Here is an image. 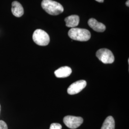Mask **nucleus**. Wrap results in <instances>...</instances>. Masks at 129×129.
Instances as JSON below:
<instances>
[{
    "label": "nucleus",
    "instance_id": "1",
    "mask_svg": "<svg viewBox=\"0 0 129 129\" xmlns=\"http://www.w3.org/2000/svg\"><path fill=\"white\" fill-rule=\"evenodd\" d=\"M42 8L47 13L52 15H57L64 11L62 5L58 2L52 0H43L42 2Z\"/></svg>",
    "mask_w": 129,
    "mask_h": 129
},
{
    "label": "nucleus",
    "instance_id": "2",
    "mask_svg": "<svg viewBox=\"0 0 129 129\" xmlns=\"http://www.w3.org/2000/svg\"><path fill=\"white\" fill-rule=\"evenodd\" d=\"M68 34L70 38L79 41H87L91 37L90 33L87 29L79 28H71Z\"/></svg>",
    "mask_w": 129,
    "mask_h": 129
},
{
    "label": "nucleus",
    "instance_id": "3",
    "mask_svg": "<svg viewBox=\"0 0 129 129\" xmlns=\"http://www.w3.org/2000/svg\"><path fill=\"white\" fill-rule=\"evenodd\" d=\"M34 42L40 46H46L50 42V37L48 34L41 29L36 30L33 35Z\"/></svg>",
    "mask_w": 129,
    "mask_h": 129
},
{
    "label": "nucleus",
    "instance_id": "4",
    "mask_svg": "<svg viewBox=\"0 0 129 129\" xmlns=\"http://www.w3.org/2000/svg\"><path fill=\"white\" fill-rule=\"evenodd\" d=\"M96 56L104 64H111L114 61V56L112 52L106 48H102L97 51Z\"/></svg>",
    "mask_w": 129,
    "mask_h": 129
},
{
    "label": "nucleus",
    "instance_id": "5",
    "mask_svg": "<svg viewBox=\"0 0 129 129\" xmlns=\"http://www.w3.org/2000/svg\"><path fill=\"white\" fill-rule=\"evenodd\" d=\"M63 121L64 124L70 129H75L78 128L83 123V119L80 117L73 116H67L64 117Z\"/></svg>",
    "mask_w": 129,
    "mask_h": 129
},
{
    "label": "nucleus",
    "instance_id": "6",
    "mask_svg": "<svg viewBox=\"0 0 129 129\" xmlns=\"http://www.w3.org/2000/svg\"><path fill=\"white\" fill-rule=\"evenodd\" d=\"M87 82L85 80H80L72 84L68 88V93L70 95H74L81 91L86 87Z\"/></svg>",
    "mask_w": 129,
    "mask_h": 129
},
{
    "label": "nucleus",
    "instance_id": "7",
    "mask_svg": "<svg viewBox=\"0 0 129 129\" xmlns=\"http://www.w3.org/2000/svg\"><path fill=\"white\" fill-rule=\"evenodd\" d=\"M88 24L93 30L98 32H103L106 29L105 25L100 22H99L95 19L90 18L88 21Z\"/></svg>",
    "mask_w": 129,
    "mask_h": 129
},
{
    "label": "nucleus",
    "instance_id": "8",
    "mask_svg": "<svg viewBox=\"0 0 129 129\" xmlns=\"http://www.w3.org/2000/svg\"><path fill=\"white\" fill-rule=\"evenodd\" d=\"M12 12L15 17H20L24 14V10L20 3L17 1H14L12 3Z\"/></svg>",
    "mask_w": 129,
    "mask_h": 129
},
{
    "label": "nucleus",
    "instance_id": "9",
    "mask_svg": "<svg viewBox=\"0 0 129 129\" xmlns=\"http://www.w3.org/2000/svg\"><path fill=\"white\" fill-rule=\"evenodd\" d=\"M72 73L70 68L67 66L61 67L55 71V75L57 78H63L69 76Z\"/></svg>",
    "mask_w": 129,
    "mask_h": 129
},
{
    "label": "nucleus",
    "instance_id": "10",
    "mask_svg": "<svg viewBox=\"0 0 129 129\" xmlns=\"http://www.w3.org/2000/svg\"><path fill=\"white\" fill-rule=\"evenodd\" d=\"M64 21L67 27L75 28L78 25L79 23V17L77 15H72L66 17Z\"/></svg>",
    "mask_w": 129,
    "mask_h": 129
},
{
    "label": "nucleus",
    "instance_id": "11",
    "mask_svg": "<svg viewBox=\"0 0 129 129\" xmlns=\"http://www.w3.org/2000/svg\"><path fill=\"white\" fill-rule=\"evenodd\" d=\"M101 129H115V121L113 117L110 116L106 118Z\"/></svg>",
    "mask_w": 129,
    "mask_h": 129
},
{
    "label": "nucleus",
    "instance_id": "12",
    "mask_svg": "<svg viewBox=\"0 0 129 129\" xmlns=\"http://www.w3.org/2000/svg\"><path fill=\"white\" fill-rule=\"evenodd\" d=\"M49 129H62V126L59 123H53L51 124Z\"/></svg>",
    "mask_w": 129,
    "mask_h": 129
},
{
    "label": "nucleus",
    "instance_id": "13",
    "mask_svg": "<svg viewBox=\"0 0 129 129\" xmlns=\"http://www.w3.org/2000/svg\"><path fill=\"white\" fill-rule=\"evenodd\" d=\"M0 129H8L7 125L3 120H0Z\"/></svg>",
    "mask_w": 129,
    "mask_h": 129
},
{
    "label": "nucleus",
    "instance_id": "14",
    "mask_svg": "<svg viewBox=\"0 0 129 129\" xmlns=\"http://www.w3.org/2000/svg\"><path fill=\"white\" fill-rule=\"evenodd\" d=\"M126 5L129 7V0H127V1L126 2Z\"/></svg>",
    "mask_w": 129,
    "mask_h": 129
},
{
    "label": "nucleus",
    "instance_id": "15",
    "mask_svg": "<svg viewBox=\"0 0 129 129\" xmlns=\"http://www.w3.org/2000/svg\"><path fill=\"white\" fill-rule=\"evenodd\" d=\"M99 3H103L104 2V0H95Z\"/></svg>",
    "mask_w": 129,
    "mask_h": 129
},
{
    "label": "nucleus",
    "instance_id": "16",
    "mask_svg": "<svg viewBox=\"0 0 129 129\" xmlns=\"http://www.w3.org/2000/svg\"><path fill=\"white\" fill-rule=\"evenodd\" d=\"M1 104H0V114H1Z\"/></svg>",
    "mask_w": 129,
    "mask_h": 129
}]
</instances>
